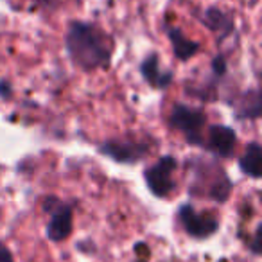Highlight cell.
Listing matches in <instances>:
<instances>
[{"label": "cell", "instance_id": "1", "mask_svg": "<svg viewBox=\"0 0 262 262\" xmlns=\"http://www.w3.org/2000/svg\"><path fill=\"white\" fill-rule=\"evenodd\" d=\"M115 41L102 27L86 20H70L65 33V52L81 72L108 70L112 67Z\"/></svg>", "mask_w": 262, "mask_h": 262}, {"label": "cell", "instance_id": "2", "mask_svg": "<svg viewBox=\"0 0 262 262\" xmlns=\"http://www.w3.org/2000/svg\"><path fill=\"white\" fill-rule=\"evenodd\" d=\"M167 122L171 129L182 133L189 146H203V129L208 122L205 110L185 104V102H176L169 113Z\"/></svg>", "mask_w": 262, "mask_h": 262}, {"label": "cell", "instance_id": "3", "mask_svg": "<svg viewBox=\"0 0 262 262\" xmlns=\"http://www.w3.org/2000/svg\"><path fill=\"white\" fill-rule=\"evenodd\" d=\"M155 140L147 139H106L97 146V151L108 160L120 165H135L153 151Z\"/></svg>", "mask_w": 262, "mask_h": 262}, {"label": "cell", "instance_id": "4", "mask_svg": "<svg viewBox=\"0 0 262 262\" xmlns=\"http://www.w3.org/2000/svg\"><path fill=\"white\" fill-rule=\"evenodd\" d=\"M178 160L172 155H162L155 164L144 171V182L153 196L157 198H169L172 190L176 189V182L172 178Z\"/></svg>", "mask_w": 262, "mask_h": 262}, {"label": "cell", "instance_id": "5", "mask_svg": "<svg viewBox=\"0 0 262 262\" xmlns=\"http://www.w3.org/2000/svg\"><path fill=\"white\" fill-rule=\"evenodd\" d=\"M43 210L51 214V221L47 225V237L54 243L65 241L72 233V205L63 203L56 196H49L43 201Z\"/></svg>", "mask_w": 262, "mask_h": 262}, {"label": "cell", "instance_id": "6", "mask_svg": "<svg viewBox=\"0 0 262 262\" xmlns=\"http://www.w3.org/2000/svg\"><path fill=\"white\" fill-rule=\"evenodd\" d=\"M178 219L185 232L194 239H207L219 228V221L210 212H198L194 205L183 203L178 210Z\"/></svg>", "mask_w": 262, "mask_h": 262}, {"label": "cell", "instance_id": "7", "mask_svg": "<svg viewBox=\"0 0 262 262\" xmlns=\"http://www.w3.org/2000/svg\"><path fill=\"white\" fill-rule=\"evenodd\" d=\"M237 147V131L226 124H210L207 135H203L201 149L208 151L215 158H232Z\"/></svg>", "mask_w": 262, "mask_h": 262}, {"label": "cell", "instance_id": "8", "mask_svg": "<svg viewBox=\"0 0 262 262\" xmlns=\"http://www.w3.org/2000/svg\"><path fill=\"white\" fill-rule=\"evenodd\" d=\"M196 18L200 20L201 26H205L210 33L215 34L217 43H223L226 38L235 33V15L217 6H208L203 11L196 13Z\"/></svg>", "mask_w": 262, "mask_h": 262}, {"label": "cell", "instance_id": "9", "mask_svg": "<svg viewBox=\"0 0 262 262\" xmlns=\"http://www.w3.org/2000/svg\"><path fill=\"white\" fill-rule=\"evenodd\" d=\"M139 72L142 76L144 83L155 90H167L174 81V72L172 70H162L160 59L157 52H151L149 56L142 59L139 67Z\"/></svg>", "mask_w": 262, "mask_h": 262}, {"label": "cell", "instance_id": "10", "mask_svg": "<svg viewBox=\"0 0 262 262\" xmlns=\"http://www.w3.org/2000/svg\"><path fill=\"white\" fill-rule=\"evenodd\" d=\"M237 120H258L262 115V95L258 88H250L228 102Z\"/></svg>", "mask_w": 262, "mask_h": 262}, {"label": "cell", "instance_id": "11", "mask_svg": "<svg viewBox=\"0 0 262 262\" xmlns=\"http://www.w3.org/2000/svg\"><path fill=\"white\" fill-rule=\"evenodd\" d=\"M165 34L169 38V43H171L172 54L178 61H189L192 59L198 52L201 51V43L196 40H190L189 36H185L180 27L176 26H165Z\"/></svg>", "mask_w": 262, "mask_h": 262}, {"label": "cell", "instance_id": "12", "mask_svg": "<svg viewBox=\"0 0 262 262\" xmlns=\"http://www.w3.org/2000/svg\"><path fill=\"white\" fill-rule=\"evenodd\" d=\"M239 169L243 174H246L251 180L260 178V167H262V147L258 140H251L244 147L243 155L237 160Z\"/></svg>", "mask_w": 262, "mask_h": 262}, {"label": "cell", "instance_id": "13", "mask_svg": "<svg viewBox=\"0 0 262 262\" xmlns=\"http://www.w3.org/2000/svg\"><path fill=\"white\" fill-rule=\"evenodd\" d=\"M210 69H212V76L214 79H223V77L228 74V61H226L225 54H215L212 58V63H210Z\"/></svg>", "mask_w": 262, "mask_h": 262}, {"label": "cell", "instance_id": "14", "mask_svg": "<svg viewBox=\"0 0 262 262\" xmlns=\"http://www.w3.org/2000/svg\"><path fill=\"white\" fill-rule=\"evenodd\" d=\"M13 84L9 81H2L0 79V99H4V101H9L13 97Z\"/></svg>", "mask_w": 262, "mask_h": 262}, {"label": "cell", "instance_id": "15", "mask_svg": "<svg viewBox=\"0 0 262 262\" xmlns=\"http://www.w3.org/2000/svg\"><path fill=\"white\" fill-rule=\"evenodd\" d=\"M0 262H13V255L9 248L0 241Z\"/></svg>", "mask_w": 262, "mask_h": 262}, {"label": "cell", "instance_id": "16", "mask_svg": "<svg viewBox=\"0 0 262 262\" xmlns=\"http://www.w3.org/2000/svg\"><path fill=\"white\" fill-rule=\"evenodd\" d=\"M251 251H253L255 255L260 253V226H257V230H255L253 243H251Z\"/></svg>", "mask_w": 262, "mask_h": 262}]
</instances>
